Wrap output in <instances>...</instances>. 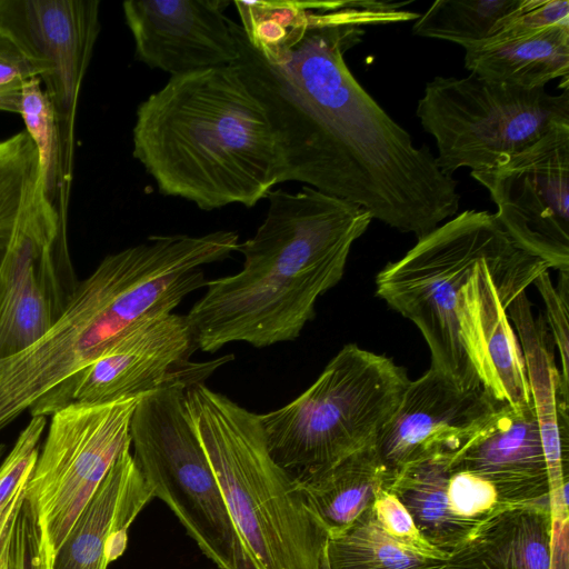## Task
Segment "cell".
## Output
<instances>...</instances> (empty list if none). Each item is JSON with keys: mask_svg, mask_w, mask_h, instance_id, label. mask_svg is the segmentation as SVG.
Masks as SVG:
<instances>
[{"mask_svg": "<svg viewBox=\"0 0 569 569\" xmlns=\"http://www.w3.org/2000/svg\"><path fill=\"white\" fill-rule=\"evenodd\" d=\"M440 569H447V568H446V567H445V565H443Z\"/></svg>", "mask_w": 569, "mask_h": 569, "instance_id": "obj_38", "label": "cell"}, {"mask_svg": "<svg viewBox=\"0 0 569 569\" xmlns=\"http://www.w3.org/2000/svg\"><path fill=\"white\" fill-rule=\"evenodd\" d=\"M223 0H129L123 16L136 59L171 77L233 66L236 41Z\"/></svg>", "mask_w": 569, "mask_h": 569, "instance_id": "obj_16", "label": "cell"}, {"mask_svg": "<svg viewBox=\"0 0 569 569\" xmlns=\"http://www.w3.org/2000/svg\"><path fill=\"white\" fill-rule=\"evenodd\" d=\"M520 0H437L412 26L418 37L453 42L465 49L488 39Z\"/></svg>", "mask_w": 569, "mask_h": 569, "instance_id": "obj_27", "label": "cell"}, {"mask_svg": "<svg viewBox=\"0 0 569 569\" xmlns=\"http://www.w3.org/2000/svg\"><path fill=\"white\" fill-rule=\"evenodd\" d=\"M43 191L38 153L28 133L0 140V267Z\"/></svg>", "mask_w": 569, "mask_h": 569, "instance_id": "obj_24", "label": "cell"}, {"mask_svg": "<svg viewBox=\"0 0 569 569\" xmlns=\"http://www.w3.org/2000/svg\"><path fill=\"white\" fill-rule=\"evenodd\" d=\"M295 479L307 508L331 538L351 527L389 489L395 475L375 443Z\"/></svg>", "mask_w": 569, "mask_h": 569, "instance_id": "obj_21", "label": "cell"}, {"mask_svg": "<svg viewBox=\"0 0 569 569\" xmlns=\"http://www.w3.org/2000/svg\"><path fill=\"white\" fill-rule=\"evenodd\" d=\"M37 72L18 48L0 36V111L19 113L26 82Z\"/></svg>", "mask_w": 569, "mask_h": 569, "instance_id": "obj_34", "label": "cell"}, {"mask_svg": "<svg viewBox=\"0 0 569 569\" xmlns=\"http://www.w3.org/2000/svg\"><path fill=\"white\" fill-rule=\"evenodd\" d=\"M99 17L98 0H0V36L18 48L44 84L58 114L70 178L77 107Z\"/></svg>", "mask_w": 569, "mask_h": 569, "instance_id": "obj_14", "label": "cell"}, {"mask_svg": "<svg viewBox=\"0 0 569 569\" xmlns=\"http://www.w3.org/2000/svg\"><path fill=\"white\" fill-rule=\"evenodd\" d=\"M12 531L0 548V569H8V553Z\"/></svg>", "mask_w": 569, "mask_h": 569, "instance_id": "obj_35", "label": "cell"}, {"mask_svg": "<svg viewBox=\"0 0 569 569\" xmlns=\"http://www.w3.org/2000/svg\"><path fill=\"white\" fill-rule=\"evenodd\" d=\"M465 67L480 78L523 89L569 78V26L495 34L465 49Z\"/></svg>", "mask_w": 569, "mask_h": 569, "instance_id": "obj_22", "label": "cell"}, {"mask_svg": "<svg viewBox=\"0 0 569 569\" xmlns=\"http://www.w3.org/2000/svg\"><path fill=\"white\" fill-rule=\"evenodd\" d=\"M409 381L392 359L343 346L299 397L259 415L271 457L299 477L377 443Z\"/></svg>", "mask_w": 569, "mask_h": 569, "instance_id": "obj_5", "label": "cell"}, {"mask_svg": "<svg viewBox=\"0 0 569 569\" xmlns=\"http://www.w3.org/2000/svg\"><path fill=\"white\" fill-rule=\"evenodd\" d=\"M133 157L163 196L251 208L280 183L274 136L234 66L170 77L137 109Z\"/></svg>", "mask_w": 569, "mask_h": 569, "instance_id": "obj_3", "label": "cell"}, {"mask_svg": "<svg viewBox=\"0 0 569 569\" xmlns=\"http://www.w3.org/2000/svg\"><path fill=\"white\" fill-rule=\"evenodd\" d=\"M555 26H569L568 0H520L497 23L491 36L531 32Z\"/></svg>", "mask_w": 569, "mask_h": 569, "instance_id": "obj_32", "label": "cell"}, {"mask_svg": "<svg viewBox=\"0 0 569 569\" xmlns=\"http://www.w3.org/2000/svg\"><path fill=\"white\" fill-rule=\"evenodd\" d=\"M447 497L451 512L469 520L483 519L499 505L493 485L469 471L450 473Z\"/></svg>", "mask_w": 569, "mask_h": 569, "instance_id": "obj_31", "label": "cell"}, {"mask_svg": "<svg viewBox=\"0 0 569 569\" xmlns=\"http://www.w3.org/2000/svg\"><path fill=\"white\" fill-rule=\"evenodd\" d=\"M417 117L436 141V163L447 176L490 169L569 123V83L560 94L467 77H435Z\"/></svg>", "mask_w": 569, "mask_h": 569, "instance_id": "obj_8", "label": "cell"}, {"mask_svg": "<svg viewBox=\"0 0 569 569\" xmlns=\"http://www.w3.org/2000/svg\"><path fill=\"white\" fill-rule=\"evenodd\" d=\"M153 498L126 447L76 520L53 569H107L126 550L131 523Z\"/></svg>", "mask_w": 569, "mask_h": 569, "instance_id": "obj_18", "label": "cell"}, {"mask_svg": "<svg viewBox=\"0 0 569 569\" xmlns=\"http://www.w3.org/2000/svg\"><path fill=\"white\" fill-rule=\"evenodd\" d=\"M372 509L385 532L397 543L426 558L447 560V556L429 543L417 528L411 515L397 496L382 490L376 497Z\"/></svg>", "mask_w": 569, "mask_h": 569, "instance_id": "obj_30", "label": "cell"}, {"mask_svg": "<svg viewBox=\"0 0 569 569\" xmlns=\"http://www.w3.org/2000/svg\"><path fill=\"white\" fill-rule=\"evenodd\" d=\"M256 233L239 242L244 260L231 276L207 280L186 318L197 349L230 342L257 348L297 339L316 302L342 278L353 242L372 217L360 206L303 186L271 189Z\"/></svg>", "mask_w": 569, "mask_h": 569, "instance_id": "obj_2", "label": "cell"}, {"mask_svg": "<svg viewBox=\"0 0 569 569\" xmlns=\"http://www.w3.org/2000/svg\"><path fill=\"white\" fill-rule=\"evenodd\" d=\"M549 267L511 243L482 259L456 305L459 340L480 385L499 402H531L522 351L507 306Z\"/></svg>", "mask_w": 569, "mask_h": 569, "instance_id": "obj_12", "label": "cell"}, {"mask_svg": "<svg viewBox=\"0 0 569 569\" xmlns=\"http://www.w3.org/2000/svg\"><path fill=\"white\" fill-rule=\"evenodd\" d=\"M8 569H47L38 518L26 498L11 535Z\"/></svg>", "mask_w": 569, "mask_h": 569, "instance_id": "obj_33", "label": "cell"}, {"mask_svg": "<svg viewBox=\"0 0 569 569\" xmlns=\"http://www.w3.org/2000/svg\"><path fill=\"white\" fill-rule=\"evenodd\" d=\"M513 243L493 213L466 210L419 238L376 277V293L420 330L431 368L465 389L480 387L459 340L456 305L473 267Z\"/></svg>", "mask_w": 569, "mask_h": 569, "instance_id": "obj_6", "label": "cell"}, {"mask_svg": "<svg viewBox=\"0 0 569 569\" xmlns=\"http://www.w3.org/2000/svg\"><path fill=\"white\" fill-rule=\"evenodd\" d=\"M141 396L64 407L50 417L24 498L36 511L47 569L120 452Z\"/></svg>", "mask_w": 569, "mask_h": 569, "instance_id": "obj_9", "label": "cell"}, {"mask_svg": "<svg viewBox=\"0 0 569 569\" xmlns=\"http://www.w3.org/2000/svg\"><path fill=\"white\" fill-rule=\"evenodd\" d=\"M39 159L42 188L48 199L67 220L71 178L67 173L57 111L38 77L23 86L19 113Z\"/></svg>", "mask_w": 569, "mask_h": 569, "instance_id": "obj_25", "label": "cell"}, {"mask_svg": "<svg viewBox=\"0 0 569 569\" xmlns=\"http://www.w3.org/2000/svg\"><path fill=\"white\" fill-rule=\"evenodd\" d=\"M186 381L140 397L130 447L141 473L219 569H251L217 478L189 420Z\"/></svg>", "mask_w": 569, "mask_h": 569, "instance_id": "obj_7", "label": "cell"}, {"mask_svg": "<svg viewBox=\"0 0 569 569\" xmlns=\"http://www.w3.org/2000/svg\"><path fill=\"white\" fill-rule=\"evenodd\" d=\"M4 449H6V446L0 443V458L2 457V455L4 452Z\"/></svg>", "mask_w": 569, "mask_h": 569, "instance_id": "obj_37", "label": "cell"}, {"mask_svg": "<svg viewBox=\"0 0 569 569\" xmlns=\"http://www.w3.org/2000/svg\"><path fill=\"white\" fill-rule=\"evenodd\" d=\"M327 552L331 569H440L445 565L397 543L378 523L372 506L346 531L328 538Z\"/></svg>", "mask_w": 569, "mask_h": 569, "instance_id": "obj_26", "label": "cell"}, {"mask_svg": "<svg viewBox=\"0 0 569 569\" xmlns=\"http://www.w3.org/2000/svg\"><path fill=\"white\" fill-rule=\"evenodd\" d=\"M319 569H331L330 565H329V559H328L327 543H326L322 555H321Z\"/></svg>", "mask_w": 569, "mask_h": 569, "instance_id": "obj_36", "label": "cell"}, {"mask_svg": "<svg viewBox=\"0 0 569 569\" xmlns=\"http://www.w3.org/2000/svg\"><path fill=\"white\" fill-rule=\"evenodd\" d=\"M449 456H437L401 469L389 487L411 515L417 528L439 551L449 557L482 520L463 519L451 512L447 488Z\"/></svg>", "mask_w": 569, "mask_h": 569, "instance_id": "obj_23", "label": "cell"}, {"mask_svg": "<svg viewBox=\"0 0 569 569\" xmlns=\"http://www.w3.org/2000/svg\"><path fill=\"white\" fill-rule=\"evenodd\" d=\"M470 174L489 191L493 214L517 248L569 272V123Z\"/></svg>", "mask_w": 569, "mask_h": 569, "instance_id": "obj_10", "label": "cell"}, {"mask_svg": "<svg viewBox=\"0 0 569 569\" xmlns=\"http://www.w3.org/2000/svg\"><path fill=\"white\" fill-rule=\"evenodd\" d=\"M197 350L186 316L148 320L112 343L99 358L38 399L30 416H51L74 405H100L142 396L174 381L202 382L228 357L191 363Z\"/></svg>", "mask_w": 569, "mask_h": 569, "instance_id": "obj_11", "label": "cell"}, {"mask_svg": "<svg viewBox=\"0 0 569 569\" xmlns=\"http://www.w3.org/2000/svg\"><path fill=\"white\" fill-rule=\"evenodd\" d=\"M450 471H469L491 482L499 503L550 501L546 456L532 401L501 403L450 460Z\"/></svg>", "mask_w": 569, "mask_h": 569, "instance_id": "obj_17", "label": "cell"}, {"mask_svg": "<svg viewBox=\"0 0 569 569\" xmlns=\"http://www.w3.org/2000/svg\"><path fill=\"white\" fill-rule=\"evenodd\" d=\"M502 402L482 387L465 389L430 367L410 380L376 446L396 475L403 468L459 451Z\"/></svg>", "mask_w": 569, "mask_h": 569, "instance_id": "obj_15", "label": "cell"}, {"mask_svg": "<svg viewBox=\"0 0 569 569\" xmlns=\"http://www.w3.org/2000/svg\"><path fill=\"white\" fill-rule=\"evenodd\" d=\"M527 290L507 306L522 351L531 401L547 461L550 497L568 489L569 386L555 361V343L542 315L533 316Z\"/></svg>", "mask_w": 569, "mask_h": 569, "instance_id": "obj_19", "label": "cell"}, {"mask_svg": "<svg viewBox=\"0 0 569 569\" xmlns=\"http://www.w3.org/2000/svg\"><path fill=\"white\" fill-rule=\"evenodd\" d=\"M46 426L47 417L32 416L0 465V548L14 528Z\"/></svg>", "mask_w": 569, "mask_h": 569, "instance_id": "obj_28", "label": "cell"}, {"mask_svg": "<svg viewBox=\"0 0 569 569\" xmlns=\"http://www.w3.org/2000/svg\"><path fill=\"white\" fill-rule=\"evenodd\" d=\"M79 282L67 221L43 191L0 267V360L40 339L63 313Z\"/></svg>", "mask_w": 569, "mask_h": 569, "instance_id": "obj_13", "label": "cell"}, {"mask_svg": "<svg viewBox=\"0 0 569 569\" xmlns=\"http://www.w3.org/2000/svg\"><path fill=\"white\" fill-rule=\"evenodd\" d=\"M532 283L545 302V319L560 353V376L569 386V272H559V281L553 286L549 271L543 270Z\"/></svg>", "mask_w": 569, "mask_h": 569, "instance_id": "obj_29", "label": "cell"}, {"mask_svg": "<svg viewBox=\"0 0 569 569\" xmlns=\"http://www.w3.org/2000/svg\"><path fill=\"white\" fill-rule=\"evenodd\" d=\"M186 408L251 569H319L328 533L271 457L259 415L203 382L187 387Z\"/></svg>", "mask_w": 569, "mask_h": 569, "instance_id": "obj_4", "label": "cell"}, {"mask_svg": "<svg viewBox=\"0 0 569 569\" xmlns=\"http://www.w3.org/2000/svg\"><path fill=\"white\" fill-rule=\"evenodd\" d=\"M550 501L499 503L445 561L447 569H550Z\"/></svg>", "mask_w": 569, "mask_h": 569, "instance_id": "obj_20", "label": "cell"}, {"mask_svg": "<svg viewBox=\"0 0 569 569\" xmlns=\"http://www.w3.org/2000/svg\"><path fill=\"white\" fill-rule=\"evenodd\" d=\"M409 2L233 1V64L272 129L280 183L297 181L418 239L459 209L457 181L349 70L365 27L416 20Z\"/></svg>", "mask_w": 569, "mask_h": 569, "instance_id": "obj_1", "label": "cell"}]
</instances>
